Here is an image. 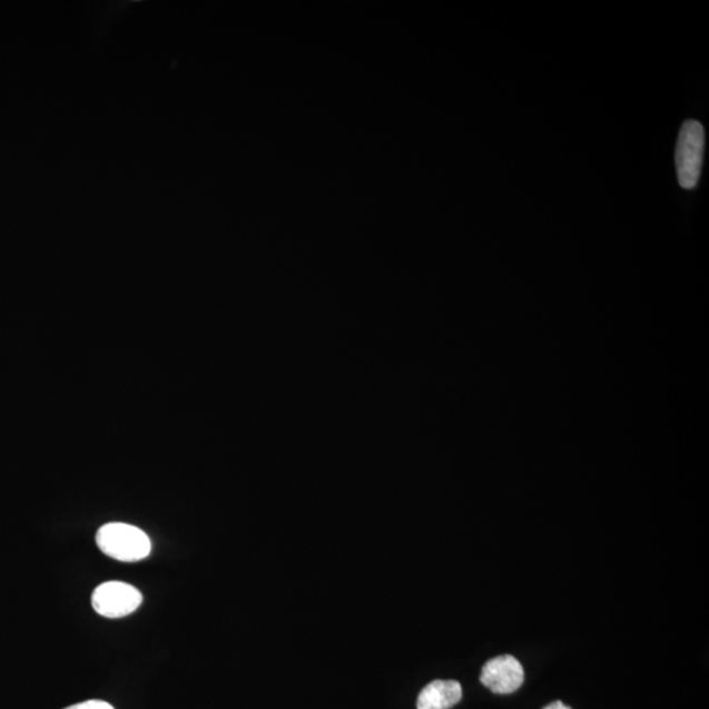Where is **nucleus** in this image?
<instances>
[{
    "mask_svg": "<svg viewBox=\"0 0 709 709\" xmlns=\"http://www.w3.org/2000/svg\"><path fill=\"white\" fill-rule=\"evenodd\" d=\"M97 544L108 558L122 562L141 561L151 552L149 536L127 523L105 524L97 533Z\"/></svg>",
    "mask_w": 709,
    "mask_h": 709,
    "instance_id": "1",
    "label": "nucleus"
},
{
    "mask_svg": "<svg viewBox=\"0 0 709 709\" xmlns=\"http://www.w3.org/2000/svg\"><path fill=\"white\" fill-rule=\"evenodd\" d=\"M705 128L697 120H687L679 131L676 166L678 181L685 189L696 188L705 155Z\"/></svg>",
    "mask_w": 709,
    "mask_h": 709,
    "instance_id": "2",
    "label": "nucleus"
},
{
    "mask_svg": "<svg viewBox=\"0 0 709 709\" xmlns=\"http://www.w3.org/2000/svg\"><path fill=\"white\" fill-rule=\"evenodd\" d=\"M144 601L142 594L131 584L119 581L101 583L92 594V607L99 616L119 619L130 616Z\"/></svg>",
    "mask_w": 709,
    "mask_h": 709,
    "instance_id": "3",
    "label": "nucleus"
},
{
    "mask_svg": "<svg viewBox=\"0 0 709 709\" xmlns=\"http://www.w3.org/2000/svg\"><path fill=\"white\" fill-rule=\"evenodd\" d=\"M481 682L495 693L515 692L524 682V670L513 656L495 657L482 668Z\"/></svg>",
    "mask_w": 709,
    "mask_h": 709,
    "instance_id": "4",
    "label": "nucleus"
},
{
    "mask_svg": "<svg viewBox=\"0 0 709 709\" xmlns=\"http://www.w3.org/2000/svg\"><path fill=\"white\" fill-rule=\"evenodd\" d=\"M463 698V689L456 681L429 683L416 700L418 709H451Z\"/></svg>",
    "mask_w": 709,
    "mask_h": 709,
    "instance_id": "5",
    "label": "nucleus"
},
{
    "mask_svg": "<svg viewBox=\"0 0 709 709\" xmlns=\"http://www.w3.org/2000/svg\"><path fill=\"white\" fill-rule=\"evenodd\" d=\"M65 709H115L114 706L104 700H87Z\"/></svg>",
    "mask_w": 709,
    "mask_h": 709,
    "instance_id": "6",
    "label": "nucleus"
},
{
    "mask_svg": "<svg viewBox=\"0 0 709 709\" xmlns=\"http://www.w3.org/2000/svg\"><path fill=\"white\" fill-rule=\"evenodd\" d=\"M544 709H572L567 707L562 701H554V703L545 707Z\"/></svg>",
    "mask_w": 709,
    "mask_h": 709,
    "instance_id": "7",
    "label": "nucleus"
}]
</instances>
